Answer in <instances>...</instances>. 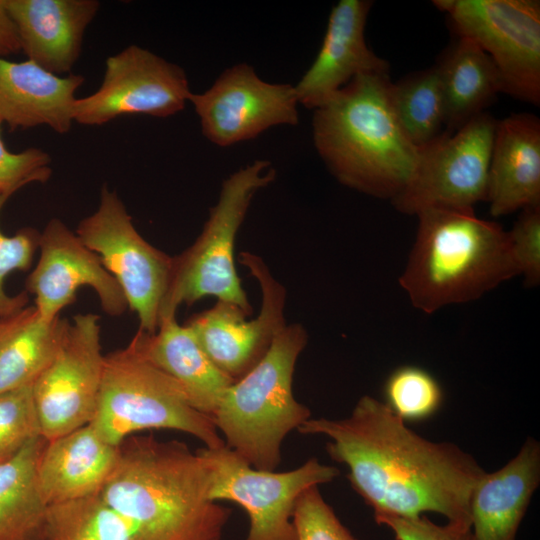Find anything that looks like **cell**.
<instances>
[{"instance_id": "obj_1", "label": "cell", "mask_w": 540, "mask_h": 540, "mask_svg": "<svg viewBox=\"0 0 540 540\" xmlns=\"http://www.w3.org/2000/svg\"><path fill=\"white\" fill-rule=\"evenodd\" d=\"M297 430L330 439L328 455L348 467L351 487L374 514L435 512L471 528L470 495L485 470L457 445L416 434L386 403L365 395L349 417L310 418Z\"/></svg>"}, {"instance_id": "obj_2", "label": "cell", "mask_w": 540, "mask_h": 540, "mask_svg": "<svg viewBox=\"0 0 540 540\" xmlns=\"http://www.w3.org/2000/svg\"><path fill=\"white\" fill-rule=\"evenodd\" d=\"M99 496L135 540H221L231 510L208 498L209 468L198 450L152 435L129 436Z\"/></svg>"}, {"instance_id": "obj_3", "label": "cell", "mask_w": 540, "mask_h": 540, "mask_svg": "<svg viewBox=\"0 0 540 540\" xmlns=\"http://www.w3.org/2000/svg\"><path fill=\"white\" fill-rule=\"evenodd\" d=\"M388 73L354 77L314 109V146L343 185L392 200L410 180L420 149L393 109Z\"/></svg>"}, {"instance_id": "obj_4", "label": "cell", "mask_w": 540, "mask_h": 540, "mask_svg": "<svg viewBox=\"0 0 540 540\" xmlns=\"http://www.w3.org/2000/svg\"><path fill=\"white\" fill-rule=\"evenodd\" d=\"M399 279L413 306L431 314L480 298L519 275L508 231L474 210L429 208Z\"/></svg>"}, {"instance_id": "obj_5", "label": "cell", "mask_w": 540, "mask_h": 540, "mask_svg": "<svg viewBox=\"0 0 540 540\" xmlns=\"http://www.w3.org/2000/svg\"><path fill=\"white\" fill-rule=\"evenodd\" d=\"M307 339L302 325H286L264 357L228 387L212 415L225 445L255 469L275 471L285 437L311 418L292 391Z\"/></svg>"}, {"instance_id": "obj_6", "label": "cell", "mask_w": 540, "mask_h": 540, "mask_svg": "<svg viewBox=\"0 0 540 540\" xmlns=\"http://www.w3.org/2000/svg\"><path fill=\"white\" fill-rule=\"evenodd\" d=\"M89 425L115 446L145 429L185 432L207 448L225 445L212 416L197 411L180 384L145 359L132 341L105 355L97 408Z\"/></svg>"}, {"instance_id": "obj_7", "label": "cell", "mask_w": 540, "mask_h": 540, "mask_svg": "<svg viewBox=\"0 0 540 540\" xmlns=\"http://www.w3.org/2000/svg\"><path fill=\"white\" fill-rule=\"evenodd\" d=\"M276 171L267 160H255L222 182L217 203L195 242L173 257L170 285L159 323L176 316L179 306L213 296L230 302L246 315L252 307L234 264V245L254 195L274 181Z\"/></svg>"}, {"instance_id": "obj_8", "label": "cell", "mask_w": 540, "mask_h": 540, "mask_svg": "<svg viewBox=\"0 0 540 540\" xmlns=\"http://www.w3.org/2000/svg\"><path fill=\"white\" fill-rule=\"evenodd\" d=\"M80 240L101 259L121 287L139 329L153 334L166 297L173 257L148 243L135 228L117 192L101 188L97 209L76 229Z\"/></svg>"}, {"instance_id": "obj_9", "label": "cell", "mask_w": 540, "mask_h": 540, "mask_svg": "<svg viewBox=\"0 0 540 540\" xmlns=\"http://www.w3.org/2000/svg\"><path fill=\"white\" fill-rule=\"evenodd\" d=\"M459 37L475 42L494 63L502 93L540 103L538 0H434Z\"/></svg>"}, {"instance_id": "obj_10", "label": "cell", "mask_w": 540, "mask_h": 540, "mask_svg": "<svg viewBox=\"0 0 540 540\" xmlns=\"http://www.w3.org/2000/svg\"><path fill=\"white\" fill-rule=\"evenodd\" d=\"M209 468L208 498L240 505L248 514L246 540H297L293 512L300 494L334 480L339 469L310 458L286 472L258 470L226 445L199 448Z\"/></svg>"}, {"instance_id": "obj_11", "label": "cell", "mask_w": 540, "mask_h": 540, "mask_svg": "<svg viewBox=\"0 0 540 540\" xmlns=\"http://www.w3.org/2000/svg\"><path fill=\"white\" fill-rule=\"evenodd\" d=\"M496 123L485 111L420 149L410 180L391 200L394 207L417 215L429 208L474 210L477 202L486 201Z\"/></svg>"}, {"instance_id": "obj_12", "label": "cell", "mask_w": 540, "mask_h": 540, "mask_svg": "<svg viewBox=\"0 0 540 540\" xmlns=\"http://www.w3.org/2000/svg\"><path fill=\"white\" fill-rule=\"evenodd\" d=\"M99 316L68 321L52 362L32 385L41 435L46 440L89 424L95 414L104 370Z\"/></svg>"}, {"instance_id": "obj_13", "label": "cell", "mask_w": 540, "mask_h": 540, "mask_svg": "<svg viewBox=\"0 0 540 540\" xmlns=\"http://www.w3.org/2000/svg\"><path fill=\"white\" fill-rule=\"evenodd\" d=\"M190 94L180 66L132 44L106 59L100 87L76 99L73 119L100 126L127 115L166 118L182 111Z\"/></svg>"}, {"instance_id": "obj_14", "label": "cell", "mask_w": 540, "mask_h": 540, "mask_svg": "<svg viewBox=\"0 0 540 540\" xmlns=\"http://www.w3.org/2000/svg\"><path fill=\"white\" fill-rule=\"evenodd\" d=\"M261 290L259 314L247 320L233 303L219 301L193 316L188 325L214 365L234 381L248 373L266 354L274 338L286 326V289L276 280L261 257L240 253Z\"/></svg>"}, {"instance_id": "obj_15", "label": "cell", "mask_w": 540, "mask_h": 540, "mask_svg": "<svg viewBox=\"0 0 540 540\" xmlns=\"http://www.w3.org/2000/svg\"><path fill=\"white\" fill-rule=\"evenodd\" d=\"M203 135L227 147L257 137L273 126L298 124V100L291 84L262 80L246 63L225 69L213 85L188 100Z\"/></svg>"}, {"instance_id": "obj_16", "label": "cell", "mask_w": 540, "mask_h": 540, "mask_svg": "<svg viewBox=\"0 0 540 540\" xmlns=\"http://www.w3.org/2000/svg\"><path fill=\"white\" fill-rule=\"evenodd\" d=\"M39 259L26 280V292L35 296L40 317L52 321L76 300L81 287L97 294L102 310L122 315L128 304L115 278L99 256L89 249L63 221L51 219L39 235Z\"/></svg>"}, {"instance_id": "obj_17", "label": "cell", "mask_w": 540, "mask_h": 540, "mask_svg": "<svg viewBox=\"0 0 540 540\" xmlns=\"http://www.w3.org/2000/svg\"><path fill=\"white\" fill-rule=\"evenodd\" d=\"M372 3L340 0L333 6L319 52L294 86L299 104L314 110L354 77L388 73L387 61L369 49L364 36Z\"/></svg>"}, {"instance_id": "obj_18", "label": "cell", "mask_w": 540, "mask_h": 540, "mask_svg": "<svg viewBox=\"0 0 540 540\" xmlns=\"http://www.w3.org/2000/svg\"><path fill=\"white\" fill-rule=\"evenodd\" d=\"M28 60L62 75L70 73L85 31L100 8L96 0H5Z\"/></svg>"}, {"instance_id": "obj_19", "label": "cell", "mask_w": 540, "mask_h": 540, "mask_svg": "<svg viewBox=\"0 0 540 540\" xmlns=\"http://www.w3.org/2000/svg\"><path fill=\"white\" fill-rule=\"evenodd\" d=\"M84 81L82 75H57L31 60L13 62L0 56V119L11 131L48 126L68 133L75 93Z\"/></svg>"}, {"instance_id": "obj_20", "label": "cell", "mask_w": 540, "mask_h": 540, "mask_svg": "<svg viewBox=\"0 0 540 540\" xmlns=\"http://www.w3.org/2000/svg\"><path fill=\"white\" fill-rule=\"evenodd\" d=\"M486 201L493 217L540 205V121L535 115L497 121Z\"/></svg>"}, {"instance_id": "obj_21", "label": "cell", "mask_w": 540, "mask_h": 540, "mask_svg": "<svg viewBox=\"0 0 540 540\" xmlns=\"http://www.w3.org/2000/svg\"><path fill=\"white\" fill-rule=\"evenodd\" d=\"M119 456L89 424L47 440L37 463L40 493L48 505L99 495Z\"/></svg>"}, {"instance_id": "obj_22", "label": "cell", "mask_w": 540, "mask_h": 540, "mask_svg": "<svg viewBox=\"0 0 540 540\" xmlns=\"http://www.w3.org/2000/svg\"><path fill=\"white\" fill-rule=\"evenodd\" d=\"M540 483V444L527 438L502 468L478 479L470 495L474 540H515Z\"/></svg>"}, {"instance_id": "obj_23", "label": "cell", "mask_w": 540, "mask_h": 540, "mask_svg": "<svg viewBox=\"0 0 540 540\" xmlns=\"http://www.w3.org/2000/svg\"><path fill=\"white\" fill-rule=\"evenodd\" d=\"M141 355L183 388L191 405L212 416L234 382L219 370L202 349L188 325L176 316L159 323L155 333L137 331L131 340Z\"/></svg>"}, {"instance_id": "obj_24", "label": "cell", "mask_w": 540, "mask_h": 540, "mask_svg": "<svg viewBox=\"0 0 540 540\" xmlns=\"http://www.w3.org/2000/svg\"><path fill=\"white\" fill-rule=\"evenodd\" d=\"M441 86L445 133L451 134L485 112L502 92L490 57L472 40L459 37L435 65Z\"/></svg>"}, {"instance_id": "obj_25", "label": "cell", "mask_w": 540, "mask_h": 540, "mask_svg": "<svg viewBox=\"0 0 540 540\" xmlns=\"http://www.w3.org/2000/svg\"><path fill=\"white\" fill-rule=\"evenodd\" d=\"M0 323L1 394L34 383L57 354L68 320L46 321L31 306Z\"/></svg>"}, {"instance_id": "obj_26", "label": "cell", "mask_w": 540, "mask_h": 540, "mask_svg": "<svg viewBox=\"0 0 540 540\" xmlns=\"http://www.w3.org/2000/svg\"><path fill=\"white\" fill-rule=\"evenodd\" d=\"M47 440L39 436L0 462V540H48V508L37 482Z\"/></svg>"}, {"instance_id": "obj_27", "label": "cell", "mask_w": 540, "mask_h": 540, "mask_svg": "<svg viewBox=\"0 0 540 540\" xmlns=\"http://www.w3.org/2000/svg\"><path fill=\"white\" fill-rule=\"evenodd\" d=\"M390 96L404 133L418 149L445 132L443 97L435 65L392 83Z\"/></svg>"}, {"instance_id": "obj_28", "label": "cell", "mask_w": 540, "mask_h": 540, "mask_svg": "<svg viewBox=\"0 0 540 540\" xmlns=\"http://www.w3.org/2000/svg\"><path fill=\"white\" fill-rule=\"evenodd\" d=\"M48 540H135L125 520L99 495L49 505Z\"/></svg>"}, {"instance_id": "obj_29", "label": "cell", "mask_w": 540, "mask_h": 540, "mask_svg": "<svg viewBox=\"0 0 540 540\" xmlns=\"http://www.w3.org/2000/svg\"><path fill=\"white\" fill-rule=\"evenodd\" d=\"M384 396L387 406L404 422L430 418L443 402V390L436 378L411 365L398 367L388 376Z\"/></svg>"}, {"instance_id": "obj_30", "label": "cell", "mask_w": 540, "mask_h": 540, "mask_svg": "<svg viewBox=\"0 0 540 540\" xmlns=\"http://www.w3.org/2000/svg\"><path fill=\"white\" fill-rule=\"evenodd\" d=\"M32 385L0 394V462L42 436Z\"/></svg>"}, {"instance_id": "obj_31", "label": "cell", "mask_w": 540, "mask_h": 540, "mask_svg": "<svg viewBox=\"0 0 540 540\" xmlns=\"http://www.w3.org/2000/svg\"><path fill=\"white\" fill-rule=\"evenodd\" d=\"M11 194L0 193V212ZM40 233L32 228H24L13 236L0 229V319L15 315L25 308L27 292L10 296L5 291V279L13 271L28 270L38 248Z\"/></svg>"}, {"instance_id": "obj_32", "label": "cell", "mask_w": 540, "mask_h": 540, "mask_svg": "<svg viewBox=\"0 0 540 540\" xmlns=\"http://www.w3.org/2000/svg\"><path fill=\"white\" fill-rule=\"evenodd\" d=\"M293 524L297 540H358L325 502L317 485L307 488L298 497Z\"/></svg>"}, {"instance_id": "obj_33", "label": "cell", "mask_w": 540, "mask_h": 540, "mask_svg": "<svg viewBox=\"0 0 540 540\" xmlns=\"http://www.w3.org/2000/svg\"><path fill=\"white\" fill-rule=\"evenodd\" d=\"M2 124L0 119V193L13 195L27 184L46 182L52 174L50 155L35 147L9 151L1 138Z\"/></svg>"}, {"instance_id": "obj_34", "label": "cell", "mask_w": 540, "mask_h": 540, "mask_svg": "<svg viewBox=\"0 0 540 540\" xmlns=\"http://www.w3.org/2000/svg\"><path fill=\"white\" fill-rule=\"evenodd\" d=\"M508 234L525 285L537 286L540 281V205L524 208Z\"/></svg>"}, {"instance_id": "obj_35", "label": "cell", "mask_w": 540, "mask_h": 540, "mask_svg": "<svg viewBox=\"0 0 540 540\" xmlns=\"http://www.w3.org/2000/svg\"><path fill=\"white\" fill-rule=\"evenodd\" d=\"M374 520L388 527L395 540H474L471 528L452 523L438 525L424 514L418 517L374 514Z\"/></svg>"}, {"instance_id": "obj_36", "label": "cell", "mask_w": 540, "mask_h": 540, "mask_svg": "<svg viewBox=\"0 0 540 540\" xmlns=\"http://www.w3.org/2000/svg\"><path fill=\"white\" fill-rule=\"evenodd\" d=\"M19 51L21 45L15 24L8 13L5 0H0V56L4 57Z\"/></svg>"}, {"instance_id": "obj_37", "label": "cell", "mask_w": 540, "mask_h": 540, "mask_svg": "<svg viewBox=\"0 0 540 540\" xmlns=\"http://www.w3.org/2000/svg\"><path fill=\"white\" fill-rule=\"evenodd\" d=\"M0 331H1V323H0Z\"/></svg>"}]
</instances>
